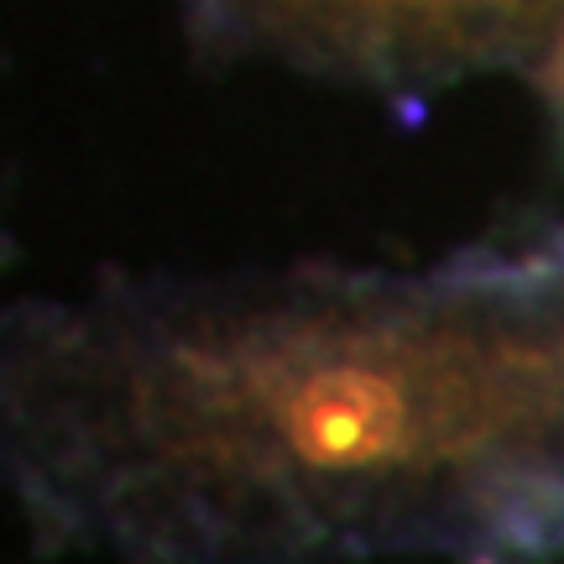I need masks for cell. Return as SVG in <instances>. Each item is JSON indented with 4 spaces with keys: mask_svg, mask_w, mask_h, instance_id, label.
<instances>
[{
    "mask_svg": "<svg viewBox=\"0 0 564 564\" xmlns=\"http://www.w3.org/2000/svg\"><path fill=\"white\" fill-rule=\"evenodd\" d=\"M0 491L126 564L564 554V246L11 303Z\"/></svg>",
    "mask_w": 564,
    "mask_h": 564,
    "instance_id": "6da1fadb",
    "label": "cell"
},
{
    "mask_svg": "<svg viewBox=\"0 0 564 564\" xmlns=\"http://www.w3.org/2000/svg\"><path fill=\"white\" fill-rule=\"evenodd\" d=\"M183 17L209 53L423 95L544 63L564 32V0H183Z\"/></svg>",
    "mask_w": 564,
    "mask_h": 564,
    "instance_id": "7a4b0ae2",
    "label": "cell"
},
{
    "mask_svg": "<svg viewBox=\"0 0 564 564\" xmlns=\"http://www.w3.org/2000/svg\"><path fill=\"white\" fill-rule=\"evenodd\" d=\"M544 89H549V100L564 110V32H560V42H554V53L544 58Z\"/></svg>",
    "mask_w": 564,
    "mask_h": 564,
    "instance_id": "3957f363",
    "label": "cell"
}]
</instances>
